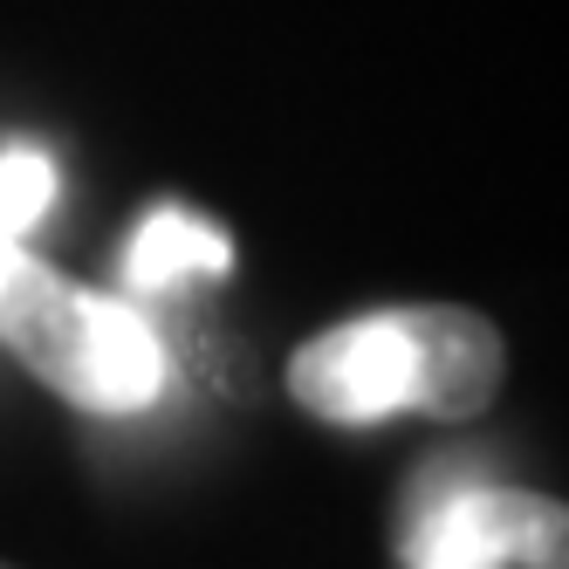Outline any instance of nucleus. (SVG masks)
Returning <instances> with one entry per match:
<instances>
[{
    "label": "nucleus",
    "mask_w": 569,
    "mask_h": 569,
    "mask_svg": "<svg viewBox=\"0 0 569 569\" xmlns=\"http://www.w3.org/2000/svg\"><path fill=\"white\" fill-rule=\"evenodd\" d=\"M56 207V166L42 151H8L0 158V233H28Z\"/></svg>",
    "instance_id": "nucleus-5"
},
{
    "label": "nucleus",
    "mask_w": 569,
    "mask_h": 569,
    "mask_svg": "<svg viewBox=\"0 0 569 569\" xmlns=\"http://www.w3.org/2000/svg\"><path fill=\"white\" fill-rule=\"evenodd\" d=\"M0 569H8V562H0Z\"/></svg>",
    "instance_id": "nucleus-7"
},
{
    "label": "nucleus",
    "mask_w": 569,
    "mask_h": 569,
    "mask_svg": "<svg viewBox=\"0 0 569 569\" xmlns=\"http://www.w3.org/2000/svg\"><path fill=\"white\" fill-rule=\"evenodd\" d=\"M14 261H21V240H14V233H0V281H8Z\"/></svg>",
    "instance_id": "nucleus-6"
},
{
    "label": "nucleus",
    "mask_w": 569,
    "mask_h": 569,
    "mask_svg": "<svg viewBox=\"0 0 569 569\" xmlns=\"http://www.w3.org/2000/svg\"><path fill=\"white\" fill-rule=\"evenodd\" d=\"M227 268H233V240L220 227H207V220H192L186 207H158L138 227L131 254H124V281L144 289V296L172 289L186 274H227Z\"/></svg>",
    "instance_id": "nucleus-4"
},
{
    "label": "nucleus",
    "mask_w": 569,
    "mask_h": 569,
    "mask_svg": "<svg viewBox=\"0 0 569 569\" xmlns=\"http://www.w3.org/2000/svg\"><path fill=\"white\" fill-rule=\"evenodd\" d=\"M0 343L76 412L124 419L166 391V343L131 302L69 289L28 254L0 281Z\"/></svg>",
    "instance_id": "nucleus-2"
},
{
    "label": "nucleus",
    "mask_w": 569,
    "mask_h": 569,
    "mask_svg": "<svg viewBox=\"0 0 569 569\" xmlns=\"http://www.w3.org/2000/svg\"><path fill=\"white\" fill-rule=\"evenodd\" d=\"M495 391L501 330L453 302L350 316L289 357V398L322 426H371L391 412L473 419Z\"/></svg>",
    "instance_id": "nucleus-1"
},
{
    "label": "nucleus",
    "mask_w": 569,
    "mask_h": 569,
    "mask_svg": "<svg viewBox=\"0 0 569 569\" xmlns=\"http://www.w3.org/2000/svg\"><path fill=\"white\" fill-rule=\"evenodd\" d=\"M398 569H569V515L556 495L439 460L398 508Z\"/></svg>",
    "instance_id": "nucleus-3"
}]
</instances>
